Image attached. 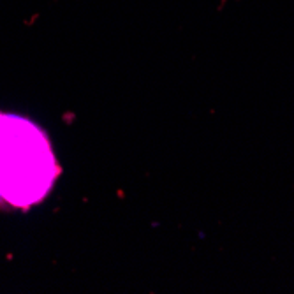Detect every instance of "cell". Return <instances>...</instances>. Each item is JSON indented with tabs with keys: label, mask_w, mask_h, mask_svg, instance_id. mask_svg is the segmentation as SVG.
<instances>
[{
	"label": "cell",
	"mask_w": 294,
	"mask_h": 294,
	"mask_svg": "<svg viewBox=\"0 0 294 294\" xmlns=\"http://www.w3.org/2000/svg\"><path fill=\"white\" fill-rule=\"evenodd\" d=\"M60 175L46 134L27 118L0 113V203L30 208Z\"/></svg>",
	"instance_id": "6da1fadb"
}]
</instances>
